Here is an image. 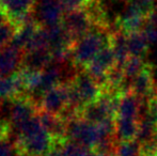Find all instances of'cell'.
Instances as JSON below:
<instances>
[{
  "mask_svg": "<svg viewBox=\"0 0 157 156\" xmlns=\"http://www.w3.org/2000/svg\"><path fill=\"white\" fill-rule=\"evenodd\" d=\"M57 142L43 126L37 115L17 131L16 144L21 154L45 156Z\"/></svg>",
  "mask_w": 157,
  "mask_h": 156,
  "instance_id": "obj_1",
  "label": "cell"
},
{
  "mask_svg": "<svg viewBox=\"0 0 157 156\" xmlns=\"http://www.w3.org/2000/svg\"><path fill=\"white\" fill-rule=\"evenodd\" d=\"M113 30L94 26L90 32L75 42L71 51V60L78 67H86L106 46L111 44Z\"/></svg>",
  "mask_w": 157,
  "mask_h": 156,
  "instance_id": "obj_2",
  "label": "cell"
},
{
  "mask_svg": "<svg viewBox=\"0 0 157 156\" xmlns=\"http://www.w3.org/2000/svg\"><path fill=\"white\" fill-rule=\"evenodd\" d=\"M66 140L85 146L94 151L101 141V133L97 124H93L81 117H77L67 121Z\"/></svg>",
  "mask_w": 157,
  "mask_h": 156,
  "instance_id": "obj_3",
  "label": "cell"
},
{
  "mask_svg": "<svg viewBox=\"0 0 157 156\" xmlns=\"http://www.w3.org/2000/svg\"><path fill=\"white\" fill-rule=\"evenodd\" d=\"M114 65L116 56L110 44L97 54V56L85 67V71L105 90L107 85V75Z\"/></svg>",
  "mask_w": 157,
  "mask_h": 156,
  "instance_id": "obj_4",
  "label": "cell"
},
{
  "mask_svg": "<svg viewBox=\"0 0 157 156\" xmlns=\"http://www.w3.org/2000/svg\"><path fill=\"white\" fill-rule=\"evenodd\" d=\"M32 14L41 27L49 28L62 23L65 11L60 0H36Z\"/></svg>",
  "mask_w": 157,
  "mask_h": 156,
  "instance_id": "obj_5",
  "label": "cell"
},
{
  "mask_svg": "<svg viewBox=\"0 0 157 156\" xmlns=\"http://www.w3.org/2000/svg\"><path fill=\"white\" fill-rule=\"evenodd\" d=\"M83 107L96 102L103 94L104 89L86 71L78 72L70 81Z\"/></svg>",
  "mask_w": 157,
  "mask_h": 156,
  "instance_id": "obj_6",
  "label": "cell"
},
{
  "mask_svg": "<svg viewBox=\"0 0 157 156\" xmlns=\"http://www.w3.org/2000/svg\"><path fill=\"white\" fill-rule=\"evenodd\" d=\"M62 25L73 39L74 43L85 36L94 27L93 21L86 8L65 12L62 19Z\"/></svg>",
  "mask_w": 157,
  "mask_h": 156,
  "instance_id": "obj_7",
  "label": "cell"
},
{
  "mask_svg": "<svg viewBox=\"0 0 157 156\" xmlns=\"http://www.w3.org/2000/svg\"><path fill=\"white\" fill-rule=\"evenodd\" d=\"M39 112L36 105L29 96H17L11 100L9 110L10 126L18 131L27 122H29Z\"/></svg>",
  "mask_w": 157,
  "mask_h": 156,
  "instance_id": "obj_8",
  "label": "cell"
},
{
  "mask_svg": "<svg viewBox=\"0 0 157 156\" xmlns=\"http://www.w3.org/2000/svg\"><path fill=\"white\" fill-rule=\"evenodd\" d=\"M39 103L42 111H46L52 115L61 116L68 106L67 82L62 83L46 92Z\"/></svg>",
  "mask_w": 157,
  "mask_h": 156,
  "instance_id": "obj_9",
  "label": "cell"
},
{
  "mask_svg": "<svg viewBox=\"0 0 157 156\" xmlns=\"http://www.w3.org/2000/svg\"><path fill=\"white\" fill-rule=\"evenodd\" d=\"M36 0H6L0 3L6 19L18 28L32 16Z\"/></svg>",
  "mask_w": 157,
  "mask_h": 156,
  "instance_id": "obj_10",
  "label": "cell"
},
{
  "mask_svg": "<svg viewBox=\"0 0 157 156\" xmlns=\"http://www.w3.org/2000/svg\"><path fill=\"white\" fill-rule=\"evenodd\" d=\"M130 91L143 102H147L157 93V83L154 78L153 67L150 63H147L138 76L132 79L130 82Z\"/></svg>",
  "mask_w": 157,
  "mask_h": 156,
  "instance_id": "obj_11",
  "label": "cell"
},
{
  "mask_svg": "<svg viewBox=\"0 0 157 156\" xmlns=\"http://www.w3.org/2000/svg\"><path fill=\"white\" fill-rule=\"evenodd\" d=\"M24 54L14 46H6L0 50V77L14 75L21 69Z\"/></svg>",
  "mask_w": 157,
  "mask_h": 156,
  "instance_id": "obj_12",
  "label": "cell"
},
{
  "mask_svg": "<svg viewBox=\"0 0 157 156\" xmlns=\"http://www.w3.org/2000/svg\"><path fill=\"white\" fill-rule=\"evenodd\" d=\"M143 102L132 91L121 94L120 104L116 119H132L139 120L143 110Z\"/></svg>",
  "mask_w": 157,
  "mask_h": 156,
  "instance_id": "obj_13",
  "label": "cell"
},
{
  "mask_svg": "<svg viewBox=\"0 0 157 156\" xmlns=\"http://www.w3.org/2000/svg\"><path fill=\"white\" fill-rule=\"evenodd\" d=\"M54 61L49 49H36L24 52L21 69L27 71L42 72Z\"/></svg>",
  "mask_w": 157,
  "mask_h": 156,
  "instance_id": "obj_14",
  "label": "cell"
},
{
  "mask_svg": "<svg viewBox=\"0 0 157 156\" xmlns=\"http://www.w3.org/2000/svg\"><path fill=\"white\" fill-rule=\"evenodd\" d=\"M111 46L113 48L114 56H116V64L120 67H123L126 61L130 57L127 46V36L124 32L114 29L112 32Z\"/></svg>",
  "mask_w": 157,
  "mask_h": 156,
  "instance_id": "obj_15",
  "label": "cell"
},
{
  "mask_svg": "<svg viewBox=\"0 0 157 156\" xmlns=\"http://www.w3.org/2000/svg\"><path fill=\"white\" fill-rule=\"evenodd\" d=\"M139 120L116 119V138L118 142L134 140L137 138Z\"/></svg>",
  "mask_w": 157,
  "mask_h": 156,
  "instance_id": "obj_16",
  "label": "cell"
},
{
  "mask_svg": "<svg viewBox=\"0 0 157 156\" xmlns=\"http://www.w3.org/2000/svg\"><path fill=\"white\" fill-rule=\"evenodd\" d=\"M126 36H127V46L130 57H139L144 59L149 51L150 44L142 31L134 32Z\"/></svg>",
  "mask_w": 157,
  "mask_h": 156,
  "instance_id": "obj_17",
  "label": "cell"
},
{
  "mask_svg": "<svg viewBox=\"0 0 157 156\" xmlns=\"http://www.w3.org/2000/svg\"><path fill=\"white\" fill-rule=\"evenodd\" d=\"M149 62L144 60L143 58H139V57H129L128 60L123 67V71H124L125 81L130 88V82L132 81L136 76H138L141 72L143 71L147 64Z\"/></svg>",
  "mask_w": 157,
  "mask_h": 156,
  "instance_id": "obj_18",
  "label": "cell"
},
{
  "mask_svg": "<svg viewBox=\"0 0 157 156\" xmlns=\"http://www.w3.org/2000/svg\"><path fill=\"white\" fill-rule=\"evenodd\" d=\"M61 150H62L63 156H94L95 153L93 150L87 148L81 144L75 143V142L65 141L60 142Z\"/></svg>",
  "mask_w": 157,
  "mask_h": 156,
  "instance_id": "obj_19",
  "label": "cell"
},
{
  "mask_svg": "<svg viewBox=\"0 0 157 156\" xmlns=\"http://www.w3.org/2000/svg\"><path fill=\"white\" fill-rule=\"evenodd\" d=\"M114 156H141V144L137 139L118 142Z\"/></svg>",
  "mask_w": 157,
  "mask_h": 156,
  "instance_id": "obj_20",
  "label": "cell"
},
{
  "mask_svg": "<svg viewBox=\"0 0 157 156\" xmlns=\"http://www.w3.org/2000/svg\"><path fill=\"white\" fill-rule=\"evenodd\" d=\"M17 28L9 21L0 24V50L11 43Z\"/></svg>",
  "mask_w": 157,
  "mask_h": 156,
  "instance_id": "obj_21",
  "label": "cell"
},
{
  "mask_svg": "<svg viewBox=\"0 0 157 156\" xmlns=\"http://www.w3.org/2000/svg\"><path fill=\"white\" fill-rule=\"evenodd\" d=\"M141 31L144 34L145 39L147 40L150 45H154L157 43V25L154 24L151 19H149V17H147Z\"/></svg>",
  "mask_w": 157,
  "mask_h": 156,
  "instance_id": "obj_22",
  "label": "cell"
},
{
  "mask_svg": "<svg viewBox=\"0 0 157 156\" xmlns=\"http://www.w3.org/2000/svg\"><path fill=\"white\" fill-rule=\"evenodd\" d=\"M17 144L12 143L9 139L0 141V156H21Z\"/></svg>",
  "mask_w": 157,
  "mask_h": 156,
  "instance_id": "obj_23",
  "label": "cell"
},
{
  "mask_svg": "<svg viewBox=\"0 0 157 156\" xmlns=\"http://www.w3.org/2000/svg\"><path fill=\"white\" fill-rule=\"evenodd\" d=\"M60 1L64 11L65 12H70V11L86 8L92 0H60Z\"/></svg>",
  "mask_w": 157,
  "mask_h": 156,
  "instance_id": "obj_24",
  "label": "cell"
},
{
  "mask_svg": "<svg viewBox=\"0 0 157 156\" xmlns=\"http://www.w3.org/2000/svg\"><path fill=\"white\" fill-rule=\"evenodd\" d=\"M145 108L149 115L157 122V93L145 102Z\"/></svg>",
  "mask_w": 157,
  "mask_h": 156,
  "instance_id": "obj_25",
  "label": "cell"
},
{
  "mask_svg": "<svg viewBox=\"0 0 157 156\" xmlns=\"http://www.w3.org/2000/svg\"><path fill=\"white\" fill-rule=\"evenodd\" d=\"M45 156H63L60 142H57V143L54 146V148H52Z\"/></svg>",
  "mask_w": 157,
  "mask_h": 156,
  "instance_id": "obj_26",
  "label": "cell"
},
{
  "mask_svg": "<svg viewBox=\"0 0 157 156\" xmlns=\"http://www.w3.org/2000/svg\"><path fill=\"white\" fill-rule=\"evenodd\" d=\"M149 19H151L154 24H156V25H157V4H155L153 11H152V13L150 14Z\"/></svg>",
  "mask_w": 157,
  "mask_h": 156,
  "instance_id": "obj_27",
  "label": "cell"
},
{
  "mask_svg": "<svg viewBox=\"0 0 157 156\" xmlns=\"http://www.w3.org/2000/svg\"><path fill=\"white\" fill-rule=\"evenodd\" d=\"M8 21V19H6V14H4L3 10H2L1 6H0V24L3 23V21Z\"/></svg>",
  "mask_w": 157,
  "mask_h": 156,
  "instance_id": "obj_28",
  "label": "cell"
},
{
  "mask_svg": "<svg viewBox=\"0 0 157 156\" xmlns=\"http://www.w3.org/2000/svg\"><path fill=\"white\" fill-rule=\"evenodd\" d=\"M94 156H114V154H105V153H95Z\"/></svg>",
  "mask_w": 157,
  "mask_h": 156,
  "instance_id": "obj_29",
  "label": "cell"
},
{
  "mask_svg": "<svg viewBox=\"0 0 157 156\" xmlns=\"http://www.w3.org/2000/svg\"><path fill=\"white\" fill-rule=\"evenodd\" d=\"M4 1H6V0H0V3H2V2H4Z\"/></svg>",
  "mask_w": 157,
  "mask_h": 156,
  "instance_id": "obj_30",
  "label": "cell"
},
{
  "mask_svg": "<svg viewBox=\"0 0 157 156\" xmlns=\"http://www.w3.org/2000/svg\"><path fill=\"white\" fill-rule=\"evenodd\" d=\"M21 156H30V155H25V154H23V155H21Z\"/></svg>",
  "mask_w": 157,
  "mask_h": 156,
  "instance_id": "obj_31",
  "label": "cell"
},
{
  "mask_svg": "<svg viewBox=\"0 0 157 156\" xmlns=\"http://www.w3.org/2000/svg\"><path fill=\"white\" fill-rule=\"evenodd\" d=\"M122 1H125V2H127V1H128V0H122Z\"/></svg>",
  "mask_w": 157,
  "mask_h": 156,
  "instance_id": "obj_32",
  "label": "cell"
}]
</instances>
